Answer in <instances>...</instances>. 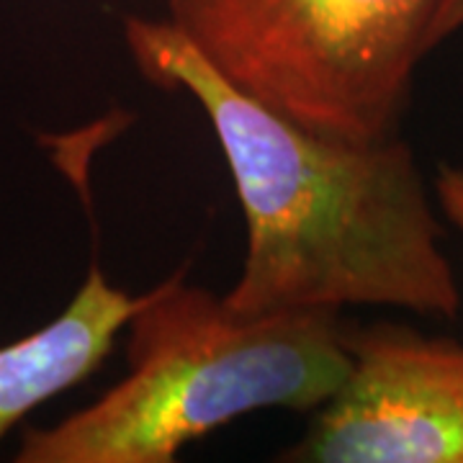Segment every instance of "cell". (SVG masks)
Masks as SVG:
<instances>
[{"mask_svg":"<svg viewBox=\"0 0 463 463\" xmlns=\"http://www.w3.org/2000/svg\"><path fill=\"white\" fill-rule=\"evenodd\" d=\"M124 42L147 80L199 103L227 160L245 216V258L224 294L232 309L458 315L438 203L399 134L309 129L234 88L167 18L129 16Z\"/></svg>","mask_w":463,"mask_h":463,"instance_id":"6da1fadb","label":"cell"},{"mask_svg":"<svg viewBox=\"0 0 463 463\" xmlns=\"http://www.w3.org/2000/svg\"><path fill=\"white\" fill-rule=\"evenodd\" d=\"M127 332V376L26 432L18 463H173L237 417L317 412L347 371L337 312L245 315L183 270L142 294Z\"/></svg>","mask_w":463,"mask_h":463,"instance_id":"7a4b0ae2","label":"cell"},{"mask_svg":"<svg viewBox=\"0 0 463 463\" xmlns=\"http://www.w3.org/2000/svg\"><path fill=\"white\" fill-rule=\"evenodd\" d=\"M440 0H167L234 88L343 139L397 134Z\"/></svg>","mask_w":463,"mask_h":463,"instance_id":"3957f363","label":"cell"},{"mask_svg":"<svg viewBox=\"0 0 463 463\" xmlns=\"http://www.w3.org/2000/svg\"><path fill=\"white\" fill-rule=\"evenodd\" d=\"M347 371L291 463H463V343L397 322L343 325Z\"/></svg>","mask_w":463,"mask_h":463,"instance_id":"277c9868","label":"cell"},{"mask_svg":"<svg viewBox=\"0 0 463 463\" xmlns=\"http://www.w3.org/2000/svg\"><path fill=\"white\" fill-rule=\"evenodd\" d=\"M142 297L109 283L99 265H90L83 286L65 312L42 330L0 347V440L26 414L99 368L127 330Z\"/></svg>","mask_w":463,"mask_h":463,"instance_id":"5b68a950","label":"cell"},{"mask_svg":"<svg viewBox=\"0 0 463 463\" xmlns=\"http://www.w3.org/2000/svg\"><path fill=\"white\" fill-rule=\"evenodd\" d=\"M432 196L438 203V212L448 222L463 232V167L440 165L432 181Z\"/></svg>","mask_w":463,"mask_h":463,"instance_id":"8992f818","label":"cell"},{"mask_svg":"<svg viewBox=\"0 0 463 463\" xmlns=\"http://www.w3.org/2000/svg\"><path fill=\"white\" fill-rule=\"evenodd\" d=\"M463 29V0H440L438 16L432 21L430 44L432 50L438 44H443L446 39H450L453 33H458Z\"/></svg>","mask_w":463,"mask_h":463,"instance_id":"52a82bcc","label":"cell"}]
</instances>
